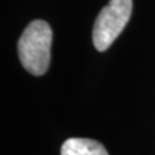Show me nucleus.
<instances>
[{
	"label": "nucleus",
	"mask_w": 155,
	"mask_h": 155,
	"mask_svg": "<svg viewBox=\"0 0 155 155\" xmlns=\"http://www.w3.org/2000/svg\"><path fill=\"white\" fill-rule=\"evenodd\" d=\"M52 29L43 20H35L24 29L17 43L20 61L30 74L44 75L51 61Z\"/></svg>",
	"instance_id": "obj_1"
},
{
	"label": "nucleus",
	"mask_w": 155,
	"mask_h": 155,
	"mask_svg": "<svg viewBox=\"0 0 155 155\" xmlns=\"http://www.w3.org/2000/svg\"><path fill=\"white\" fill-rule=\"evenodd\" d=\"M132 13V0H110L95 18L92 32L94 47L108 50L127 24Z\"/></svg>",
	"instance_id": "obj_2"
},
{
	"label": "nucleus",
	"mask_w": 155,
	"mask_h": 155,
	"mask_svg": "<svg viewBox=\"0 0 155 155\" xmlns=\"http://www.w3.org/2000/svg\"><path fill=\"white\" fill-rule=\"evenodd\" d=\"M61 155H109L104 145L87 138H69L61 147Z\"/></svg>",
	"instance_id": "obj_3"
}]
</instances>
